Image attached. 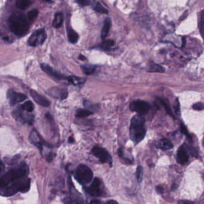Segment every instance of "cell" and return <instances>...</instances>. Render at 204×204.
<instances>
[{"label": "cell", "instance_id": "obj_11", "mask_svg": "<svg viewBox=\"0 0 204 204\" xmlns=\"http://www.w3.org/2000/svg\"><path fill=\"white\" fill-rule=\"evenodd\" d=\"M132 111L137 112L139 114L144 115L147 113L150 109V105L148 102L144 101H134L132 102L129 105Z\"/></svg>", "mask_w": 204, "mask_h": 204}, {"label": "cell", "instance_id": "obj_32", "mask_svg": "<svg viewBox=\"0 0 204 204\" xmlns=\"http://www.w3.org/2000/svg\"><path fill=\"white\" fill-rule=\"evenodd\" d=\"M181 131L182 132V134L186 135L188 138L192 140V137H190V135L188 132V131H187V128L184 125V124H181Z\"/></svg>", "mask_w": 204, "mask_h": 204}, {"label": "cell", "instance_id": "obj_7", "mask_svg": "<svg viewBox=\"0 0 204 204\" xmlns=\"http://www.w3.org/2000/svg\"><path fill=\"white\" fill-rule=\"evenodd\" d=\"M86 192L90 196L93 197H101L105 195L103 184L98 178H95L91 184L85 188Z\"/></svg>", "mask_w": 204, "mask_h": 204}, {"label": "cell", "instance_id": "obj_13", "mask_svg": "<svg viewBox=\"0 0 204 204\" xmlns=\"http://www.w3.org/2000/svg\"><path fill=\"white\" fill-rule=\"evenodd\" d=\"M7 98L10 105L13 106L26 100L27 96L22 93L16 92L12 89H9L7 93Z\"/></svg>", "mask_w": 204, "mask_h": 204}, {"label": "cell", "instance_id": "obj_20", "mask_svg": "<svg viewBox=\"0 0 204 204\" xmlns=\"http://www.w3.org/2000/svg\"><path fill=\"white\" fill-rule=\"evenodd\" d=\"M64 202L67 204H81L83 203L84 201L82 197L77 196L75 195H71L70 197H67L64 199Z\"/></svg>", "mask_w": 204, "mask_h": 204}, {"label": "cell", "instance_id": "obj_35", "mask_svg": "<svg viewBox=\"0 0 204 204\" xmlns=\"http://www.w3.org/2000/svg\"><path fill=\"white\" fill-rule=\"evenodd\" d=\"M77 2L81 6H86L90 4V0H77Z\"/></svg>", "mask_w": 204, "mask_h": 204}, {"label": "cell", "instance_id": "obj_29", "mask_svg": "<svg viewBox=\"0 0 204 204\" xmlns=\"http://www.w3.org/2000/svg\"><path fill=\"white\" fill-rule=\"evenodd\" d=\"M38 10L37 9H32L31 11H29L28 13L27 17L29 22H34L38 16Z\"/></svg>", "mask_w": 204, "mask_h": 204}, {"label": "cell", "instance_id": "obj_41", "mask_svg": "<svg viewBox=\"0 0 204 204\" xmlns=\"http://www.w3.org/2000/svg\"><path fill=\"white\" fill-rule=\"evenodd\" d=\"M79 59H80V60H82V61H84V60H85V59H86V58L85 56H84L83 55H80V56H79Z\"/></svg>", "mask_w": 204, "mask_h": 204}, {"label": "cell", "instance_id": "obj_5", "mask_svg": "<svg viewBox=\"0 0 204 204\" xmlns=\"http://www.w3.org/2000/svg\"><path fill=\"white\" fill-rule=\"evenodd\" d=\"M94 174L91 169L85 165H79L74 174L75 180L81 185H86L92 182Z\"/></svg>", "mask_w": 204, "mask_h": 204}, {"label": "cell", "instance_id": "obj_38", "mask_svg": "<svg viewBox=\"0 0 204 204\" xmlns=\"http://www.w3.org/2000/svg\"><path fill=\"white\" fill-rule=\"evenodd\" d=\"M90 204H101L102 203L101 201H97V200H93V201H91L90 202Z\"/></svg>", "mask_w": 204, "mask_h": 204}, {"label": "cell", "instance_id": "obj_10", "mask_svg": "<svg viewBox=\"0 0 204 204\" xmlns=\"http://www.w3.org/2000/svg\"><path fill=\"white\" fill-rule=\"evenodd\" d=\"M29 140L32 145L36 146L39 149L41 153L43 152L44 147H51V146H50L49 144L44 141V139L41 138V137L40 135L38 132L36 131V129H32L30 132Z\"/></svg>", "mask_w": 204, "mask_h": 204}, {"label": "cell", "instance_id": "obj_22", "mask_svg": "<svg viewBox=\"0 0 204 204\" xmlns=\"http://www.w3.org/2000/svg\"><path fill=\"white\" fill-rule=\"evenodd\" d=\"M93 114V112L90 109H79L75 111V116L79 118L87 117Z\"/></svg>", "mask_w": 204, "mask_h": 204}, {"label": "cell", "instance_id": "obj_21", "mask_svg": "<svg viewBox=\"0 0 204 204\" xmlns=\"http://www.w3.org/2000/svg\"><path fill=\"white\" fill-rule=\"evenodd\" d=\"M68 38L69 41L72 44H75L79 40V35L72 28L67 29Z\"/></svg>", "mask_w": 204, "mask_h": 204}, {"label": "cell", "instance_id": "obj_34", "mask_svg": "<svg viewBox=\"0 0 204 204\" xmlns=\"http://www.w3.org/2000/svg\"><path fill=\"white\" fill-rule=\"evenodd\" d=\"M174 108L175 109V113L178 115L180 114V106L179 101H178V100L177 99H176L175 103L174 104Z\"/></svg>", "mask_w": 204, "mask_h": 204}, {"label": "cell", "instance_id": "obj_15", "mask_svg": "<svg viewBox=\"0 0 204 204\" xmlns=\"http://www.w3.org/2000/svg\"><path fill=\"white\" fill-rule=\"evenodd\" d=\"M30 95L31 97L33 98L34 101L38 104V105L44 107H47L50 106L51 102L46 98L44 96H42L36 92V91L34 90H30Z\"/></svg>", "mask_w": 204, "mask_h": 204}, {"label": "cell", "instance_id": "obj_17", "mask_svg": "<svg viewBox=\"0 0 204 204\" xmlns=\"http://www.w3.org/2000/svg\"><path fill=\"white\" fill-rule=\"evenodd\" d=\"M111 27V21L109 17H107L105 21L104 26L101 31V38L102 40H105L109 34V29Z\"/></svg>", "mask_w": 204, "mask_h": 204}, {"label": "cell", "instance_id": "obj_28", "mask_svg": "<svg viewBox=\"0 0 204 204\" xmlns=\"http://www.w3.org/2000/svg\"><path fill=\"white\" fill-rule=\"evenodd\" d=\"M19 107L22 109L27 111L29 113H32L34 111V105L31 101H27L24 102L23 104L20 105Z\"/></svg>", "mask_w": 204, "mask_h": 204}, {"label": "cell", "instance_id": "obj_19", "mask_svg": "<svg viewBox=\"0 0 204 204\" xmlns=\"http://www.w3.org/2000/svg\"><path fill=\"white\" fill-rule=\"evenodd\" d=\"M64 21V15L61 12L56 13L52 22V25L55 28H59L61 27Z\"/></svg>", "mask_w": 204, "mask_h": 204}, {"label": "cell", "instance_id": "obj_37", "mask_svg": "<svg viewBox=\"0 0 204 204\" xmlns=\"http://www.w3.org/2000/svg\"><path fill=\"white\" fill-rule=\"evenodd\" d=\"M156 190L158 192H159V193H162L163 192V188L161 186H158L156 187Z\"/></svg>", "mask_w": 204, "mask_h": 204}, {"label": "cell", "instance_id": "obj_31", "mask_svg": "<svg viewBox=\"0 0 204 204\" xmlns=\"http://www.w3.org/2000/svg\"><path fill=\"white\" fill-rule=\"evenodd\" d=\"M137 178L138 182H141L143 180V169L141 166H138L137 169Z\"/></svg>", "mask_w": 204, "mask_h": 204}, {"label": "cell", "instance_id": "obj_3", "mask_svg": "<svg viewBox=\"0 0 204 204\" xmlns=\"http://www.w3.org/2000/svg\"><path fill=\"white\" fill-rule=\"evenodd\" d=\"M31 187V180L28 177H23L10 182L7 186L1 188V195L2 197H12L17 193H27Z\"/></svg>", "mask_w": 204, "mask_h": 204}, {"label": "cell", "instance_id": "obj_6", "mask_svg": "<svg viewBox=\"0 0 204 204\" xmlns=\"http://www.w3.org/2000/svg\"><path fill=\"white\" fill-rule=\"evenodd\" d=\"M13 114L17 121L23 124L32 125L34 122V115L32 114V113L25 111L19 106L13 110Z\"/></svg>", "mask_w": 204, "mask_h": 204}, {"label": "cell", "instance_id": "obj_39", "mask_svg": "<svg viewBox=\"0 0 204 204\" xmlns=\"http://www.w3.org/2000/svg\"><path fill=\"white\" fill-rule=\"evenodd\" d=\"M106 203L107 204H117V202L116 201H114V200H110V201H107L106 202Z\"/></svg>", "mask_w": 204, "mask_h": 204}, {"label": "cell", "instance_id": "obj_40", "mask_svg": "<svg viewBox=\"0 0 204 204\" xmlns=\"http://www.w3.org/2000/svg\"><path fill=\"white\" fill-rule=\"evenodd\" d=\"M68 142H69L70 143H71V144L74 143V139L73 138V137H70L68 138Z\"/></svg>", "mask_w": 204, "mask_h": 204}, {"label": "cell", "instance_id": "obj_23", "mask_svg": "<svg viewBox=\"0 0 204 204\" xmlns=\"http://www.w3.org/2000/svg\"><path fill=\"white\" fill-rule=\"evenodd\" d=\"M114 44H115V43L113 40H105V41H103L102 44L97 46L96 47L102 51H109L111 49V48L114 45Z\"/></svg>", "mask_w": 204, "mask_h": 204}, {"label": "cell", "instance_id": "obj_42", "mask_svg": "<svg viewBox=\"0 0 204 204\" xmlns=\"http://www.w3.org/2000/svg\"><path fill=\"white\" fill-rule=\"evenodd\" d=\"M44 1H46L47 2H51V0H44Z\"/></svg>", "mask_w": 204, "mask_h": 204}, {"label": "cell", "instance_id": "obj_24", "mask_svg": "<svg viewBox=\"0 0 204 204\" xmlns=\"http://www.w3.org/2000/svg\"><path fill=\"white\" fill-rule=\"evenodd\" d=\"M81 68L83 73L88 75H89L94 73L96 66L90 64H85L81 66Z\"/></svg>", "mask_w": 204, "mask_h": 204}, {"label": "cell", "instance_id": "obj_18", "mask_svg": "<svg viewBox=\"0 0 204 204\" xmlns=\"http://www.w3.org/2000/svg\"><path fill=\"white\" fill-rule=\"evenodd\" d=\"M156 147L162 150H167L173 148V144L168 139H162L156 143Z\"/></svg>", "mask_w": 204, "mask_h": 204}, {"label": "cell", "instance_id": "obj_8", "mask_svg": "<svg viewBox=\"0 0 204 204\" xmlns=\"http://www.w3.org/2000/svg\"><path fill=\"white\" fill-rule=\"evenodd\" d=\"M91 152L102 163H109L110 166L112 165V158L106 149L100 146H94L92 148Z\"/></svg>", "mask_w": 204, "mask_h": 204}, {"label": "cell", "instance_id": "obj_27", "mask_svg": "<svg viewBox=\"0 0 204 204\" xmlns=\"http://www.w3.org/2000/svg\"><path fill=\"white\" fill-rule=\"evenodd\" d=\"M31 4L29 0H16V7L21 10H25Z\"/></svg>", "mask_w": 204, "mask_h": 204}, {"label": "cell", "instance_id": "obj_14", "mask_svg": "<svg viewBox=\"0 0 204 204\" xmlns=\"http://www.w3.org/2000/svg\"><path fill=\"white\" fill-rule=\"evenodd\" d=\"M51 97L58 100H64L68 97V90L66 88L53 87L47 91Z\"/></svg>", "mask_w": 204, "mask_h": 204}, {"label": "cell", "instance_id": "obj_1", "mask_svg": "<svg viewBox=\"0 0 204 204\" xmlns=\"http://www.w3.org/2000/svg\"><path fill=\"white\" fill-rule=\"evenodd\" d=\"M29 174V167L27 164L22 161L19 164L10 168L7 172L1 175L0 180V189L7 186L10 182L18 179L27 177Z\"/></svg>", "mask_w": 204, "mask_h": 204}, {"label": "cell", "instance_id": "obj_33", "mask_svg": "<svg viewBox=\"0 0 204 204\" xmlns=\"http://www.w3.org/2000/svg\"><path fill=\"white\" fill-rule=\"evenodd\" d=\"M193 109L197 111H201L204 109V104L202 102H198L193 105Z\"/></svg>", "mask_w": 204, "mask_h": 204}, {"label": "cell", "instance_id": "obj_4", "mask_svg": "<svg viewBox=\"0 0 204 204\" xmlns=\"http://www.w3.org/2000/svg\"><path fill=\"white\" fill-rule=\"evenodd\" d=\"M145 119L143 115L137 114L132 118L130 126V137L135 144H138L144 138L146 129Z\"/></svg>", "mask_w": 204, "mask_h": 204}, {"label": "cell", "instance_id": "obj_30", "mask_svg": "<svg viewBox=\"0 0 204 204\" xmlns=\"http://www.w3.org/2000/svg\"><path fill=\"white\" fill-rule=\"evenodd\" d=\"M199 27L201 35L204 40V11H202L201 13Z\"/></svg>", "mask_w": 204, "mask_h": 204}, {"label": "cell", "instance_id": "obj_26", "mask_svg": "<svg viewBox=\"0 0 204 204\" xmlns=\"http://www.w3.org/2000/svg\"><path fill=\"white\" fill-rule=\"evenodd\" d=\"M148 71L152 73H163L165 71V69L161 66L155 64V63H151L149 66V70Z\"/></svg>", "mask_w": 204, "mask_h": 204}, {"label": "cell", "instance_id": "obj_16", "mask_svg": "<svg viewBox=\"0 0 204 204\" xmlns=\"http://www.w3.org/2000/svg\"><path fill=\"white\" fill-rule=\"evenodd\" d=\"M177 160L180 164H184L189 160V154L185 146H181L178 150Z\"/></svg>", "mask_w": 204, "mask_h": 204}, {"label": "cell", "instance_id": "obj_2", "mask_svg": "<svg viewBox=\"0 0 204 204\" xmlns=\"http://www.w3.org/2000/svg\"><path fill=\"white\" fill-rule=\"evenodd\" d=\"M29 22L28 17L23 13H15L8 19L9 28L15 36L22 37L26 36L29 31Z\"/></svg>", "mask_w": 204, "mask_h": 204}, {"label": "cell", "instance_id": "obj_12", "mask_svg": "<svg viewBox=\"0 0 204 204\" xmlns=\"http://www.w3.org/2000/svg\"><path fill=\"white\" fill-rule=\"evenodd\" d=\"M41 68L44 71L45 73L48 74L50 77H51L52 79L55 80L57 81H62L66 80L68 83L69 77H66V75L61 74L60 73L52 68L50 66L46 64H41Z\"/></svg>", "mask_w": 204, "mask_h": 204}, {"label": "cell", "instance_id": "obj_36", "mask_svg": "<svg viewBox=\"0 0 204 204\" xmlns=\"http://www.w3.org/2000/svg\"><path fill=\"white\" fill-rule=\"evenodd\" d=\"M161 102H162V105L164 106V107L165 108L166 111H167V113H168V114H170L171 116L174 117L173 114H172V113L171 110V109H170V108L168 107V105H167V104L165 102H164V101H161Z\"/></svg>", "mask_w": 204, "mask_h": 204}, {"label": "cell", "instance_id": "obj_25", "mask_svg": "<svg viewBox=\"0 0 204 204\" xmlns=\"http://www.w3.org/2000/svg\"><path fill=\"white\" fill-rule=\"evenodd\" d=\"M93 9L96 12L101 14H107L108 10L107 8L104 7L101 3L99 2H95L93 4Z\"/></svg>", "mask_w": 204, "mask_h": 204}, {"label": "cell", "instance_id": "obj_9", "mask_svg": "<svg viewBox=\"0 0 204 204\" xmlns=\"http://www.w3.org/2000/svg\"><path fill=\"white\" fill-rule=\"evenodd\" d=\"M47 38V34L44 29L34 31L29 38L28 45L31 47H37L43 44Z\"/></svg>", "mask_w": 204, "mask_h": 204}]
</instances>
